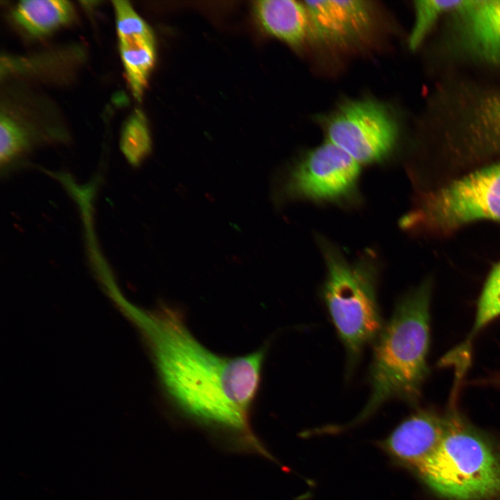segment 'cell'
<instances>
[{
	"label": "cell",
	"mask_w": 500,
	"mask_h": 500,
	"mask_svg": "<svg viewBox=\"0 0 500 500\" xmlns=\"http://www.w3.org/2000/svg\"><path fill=\"white\" fill-rule=\"evenodd\" d=\"M121 150L129 163L138 166L151 149L146 120L140 111L134 112L125 122L120 140Z\"/></svg>",
	"instance_id": "cell-15"
},
{
	"label": "cell",
	"mask_w": 500,
	"mask_h": 500,
	"mask_svg": "<svg viewBox=\"0 0 500 500\" xmlns=\"http://www.w3.org/2000/svg\"><path fill=\"white\" fill-rule=\"evenodd\" d=\"M256 12L270 34L297 47L310 35L308 14L303 1L264 0L256 3Z\"/></svg>",
	"instance_id": "cell-12"
},
{
	"label": "cell",
	"mask_w": 500,
	"mask_h": 500,
	"mask_svg": "<svg viewBox=\"0 0 500 500\" xmlns=\"http://www.w3.org/2000/svg\"><path fill=\"white\" fill-rule=\"evenodd\" d=\"M72 15L71 3L64 0L22 1L13 12L18 24L33 35L53 31L68 22Z\"/></svg>",
	"instance_id": "cell-13"
},
{
	"label": "cell",
	"mask_w": 500,
	"mask_h": 500,
	"mask_svg": "<svg viewBox=\"0 0 500 500\" xmlns=\"http://www.w3.org/2000/svg\"><path fill=\"white\" fill-rule=\"evenodd\" d=\"M121 56L135 97L140 99L156 56L153 33L126 1H114Z\"/></svg>",
	"instance_id": "cell-11"
},
{
	"label": "cell",
	"mask_w": 500,
	"mask_h": 500,
	"mask_svg": "<svg viewBox=\"0 0 500 500\" xmlns=\"http://www.w3.org/2000/svg\"><path fill=\"white\" fill-rule=\"evenodd\" d=\"M312 38L326 44L344 46L363 38L372 24L365 1H304Z\"/></svg>",
	"instance_id": "cell-9"
},
{
	"label": "cell",
	"mask_w": 500,
	"mask_h": 500,
	"mask_svg": "<svg viewBox=\"0 0 500 500\" xmlns=\"http://www.w3.org/2000/svg\"><path fill=\"white\" fill-rule=\"evenodd\" d=\"M455 0H422L414 3V23L408 38L410 50H416L433 27L448 15Z\"/></svg>",
	"instance_id": "cell-14"
},
{
	"label": "cell",
	"mask_w": 500,
	"mask_h": 500,
	"mask_svg": "<svg viewBox=\"0 0 500 500\" xmlns=\"http://www.w3.org/2000/svg\"><path fill=\"white\" fill-rule=\"evenodd\" d=\"M139 317L173 403L191 417L233 433L264 453L251 431L249 412L259 388L265 349L243 356H222L196 339L174 308L161 306Z\"/></svg>",
	"instance_id": "cell-1"
},
{
	"label": "cell",
	"mask_w": 500,
	"mask_h": 500,
	"mask_svg": "<svg viewBox=\"0 0 500 500\" xmlns=\"http://www.w3.org/2000/svg\"><path fill=\"white\" fill-rule=\"evenodd\" d=\"M327 268L323 298L344 345L349 369L383 325L376 295V273L367 262H349L333 246L322 242Z\"/></svg>",
	"instance_id": "cell-4"
},
{
	"label": "cell",
	"mask_w": 500,
	"mask_h": 500,
	"mask_svg": "<svg viewBox=\"0 0 500 500\" xmlns=\"http://www.w3.org/2000/svg\"><path fill=\"white\" fill-rule=\"evenodd\" d=\"M448 425L449 417L419 411L401 422L381 446L394 462L415 472L439 446Z\"/></svg>",
	"instance_id": "cell-10"
},
{
	"label": "cell",
	"mask_w": 500,
	"mask_h": 500,
	"mask_svg": "<svg viewBox=\"0 0 500 500\" xmlns=\"http://www.w3.org/2000/svg\"><path fill=\"white\" fill-rule=\"evenodd\" d=\"M500 315V262L490 272L478 303L474 326L479 330Z\"/></svg>",
	"instance_id": "cell-16"
},
{
	"label": "cell",
	"mask_w": 500,
	"mask_h": 500,
	"mask_svg": "<svg viewBox=\"0 0 500 500\" xmlns=\"http://www.w3.org/2000/svg\"><path fill=\"white\" fill-rule=\"evenodd\" d=\"M27 138L23 129L7 115L0 119V160L7 165L26 147Z\"/></svg>",
	"instance_id": "cell-17"
},
{
	"label": "cell",
	"mask_w": 500,
	"mask_h": 500,
	"mask_svg": "<svg viewBox=\"0 0 500 500\" xmlns=\"http://www.w3.org/2000/svg\"><path fill=\"white\" fill-rule=\"evenodd\" d=\"M479 220L500 222V162L424 194L403 218L407 229L447 232Z\"/></svg>",
	"instance_id": "cell-5"
},
{
	"label": "cell",
	"mask_w": 500,
	"mask_h": 500,
	"mask_svg": "<svg viewBox=\"0 0 500 500\" xmlns=\"http://www.w3.org/2000/svg\"><path fill=\"white\" fill-rule=\"evenodd\" d=\"M430 288L426 283L404 297L375 340L369 372L371 394L351 426L385 402H415L427 374Z\"/></svg>",
	"instance_id": "cell-2"
},
{
	"label": "cell",
	"mask_w": 500,
	"mask_h": 500,
	"mask_svg": "<svg viewBox=\"0 0 500 500\" xmlns=\"http://www.w3.org/2000/svg\"><path fill=\"white\" fill-rule=\"evenodd\" d=\"M328 142L359 164L380 161L392 150L398 136L397 122L378 101L368 99L345 102L328 119Z\"/></svg>",
	"instance_id": "cell-6"
},
{
	"label": "cell",
	"mask_w": 500,
	"mask_h": 500,
	"mask_svg": "<svg viewBox=\"0 0 500 500\" xmlns=\"http://www.w3.org/2000/svg\"><path fill=\"white\" fill-rule=\"evenodd\" d=\"M447 500L500 499V455L458 417H449L439 446L415 472Z\"/></svg>",
	"instance_id": "cell-3"
},
{
	"label": "cell",
	"mask_w": 500,
	"mask_h": 500,
	"mask_svg": "<svg viewBox=\"0 0 500 500\" xmlns=\"http://www.w3.org/2000/svg\"><path fill=\"white\" fill-rule=\"evenodd\" d=\"M360 171V164L326 141L293 167L285 190L290 196L311 200H342L353 193Z\"/></svg>",
	"instance_id": "cell-7"
},
{
	"label": "cell",
	"mask_w": 500,
	"mask_h": 500,
	"mask_svg": "<svg viewBox=\"0 0 500 500\" xmlns=\"http://www.w3.org/2000/svg\"><path fill=\"white\" fill-rule=\"evenodd\" d=\"M444 18L456 50L472 61L500 67V1L455 0Z\"/></svg>",
	"instance_id": "cell-8"
}]
</instances>
